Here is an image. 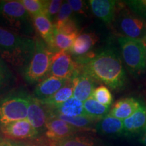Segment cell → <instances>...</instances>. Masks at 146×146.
Listing matches in <instances>:
<instances>
[{"mask_svg":"<svg viewBox=\"0 0 146 146\" xmlns=\"http://www.w3.org/2000/svg\"><path fill=\"white\" fill-rule=\"evenodd\" d=\"M80 66L96 83L105 84L113 90L125 85V70L120 56L113 49L102 50Z\"/></svg>","mask_w":146,"mask_h":146,"instance_id":"cell-1","label":"cell"},{"mask_svg":"<svg viewBox=\"0 0 146 146\" xmlns=\"http://www.w3.org/2000/svg\"><path fill=\"white\" fill-rule=\"evenodd\" d=\"M35 49V39L0 27V57L5 62L15 67H26Z\"/></svg>","mask_w":146,"mask_h":146,"instance_id":"cell-2","label":"cell"},{"mask_svg":"<svg viewBox=\"0 0 146 146\" xmlns=\"http://www.w3.org/2000/svg\"><path fill=\"white\" fill-rule=\"evenodd\" d=\"M35 49L30 62L24 70V78L29 84L43 81L50 73L51 62L54 54L43 41L35 39Z\"/></svg>","mask_w":146,"mask_h":146,"instance_id":"cell-3","label":"cell"},{"mask_svg":"<svg viewBox=\"0 0 146 146\" xmlns=\"http://www.w3.org/2000/svg\"><path fill=\"white\" fill-rule=\"evenodd\" d=\"M30 96L25 91H18L0 99V127L27 119Z\"/></svg>","mask_w":146,"mask_h":146,"instance_id":"cell-4","label":"cell"},{"mask_svg":"<svg viewBox=\"0 0 146 146\" xmlns=\"http://www.w3.org/2000/svg\"><path fill=\"white\" fill-rule=\"evenodd\" d=\"M124 4H118L114 21L116 31L121 36L143 40L146 36V21Z\"/></svg>","mask_w":146,"mask_h":146,"instance_id":"cell-5","label":"cell"},{"mask_svg":"<svg viewBox=\"0 0 146 146\" xmlns=\"http://www.w3.org/2000/svg\"><path fill=\"white\" fill-rule=\"evenodd\" d=\"M118 43L129 72L135 75L143 72L146 70V47L143 40L120 36Z\"/></svg>","mask_w":146,"mask_h":146,"instance_id":"cell-6","label":"cell"},{"mask_svg":"<svg viewBox=\"0 0 146 146\" xmlns=\"http://www.w3.org/2000/svg\"><path fill=\"white\" fill-rule=\"evenodd\" d=\"M0 16L9 26L19 29L27 26L31 18L21 1L16 0L0 1Z\"/></svg>","mask_w":146,"mask_h":146,"instance_id":"cell-7","label":"cell"},{"mask_svg":"<svg viewBox=\"0 0 146 146\" xmlns=\"http://www.w3.org/2000/svg\"><path fill=\"white\" fill-rule=\"evenodd\" d=\"M68 51H60L53 56L50 73L52 76L63 79H71L79 68Z\"/></svg>","mask_w":146,"mask_h":146,"instance_id":"cell-8","label":"cell"},{"mask_svg":"<svg viewBox=\"0 0 146 146\" xmlns=\"http://www.w3.org/2000/svg\"><path fill=\"white\" fill-rule=\"evenodd\" d=\"M1 131L5 139L16 141L33 139L39 135V133L27 119L1 126Z\"/></svg>","mask_w":146,"mask_h":146,"instance_id":"cell-9","label":"cell"},{"mask_svg":"<svg viewBox=\"0 0 146 146\" xmlns=\"http://www.w3.org/2000/svg\"><path fill=\"white\" fill-rule=\"evenodd\" d=\"M51 118V111L46 106L33 96H30L27 112V120L39 132L45 129Z\"/></svg>","mask_w":146,"mask_h":146,"instance_id":"cell-10","label":"cell"},{"mask_svg":"<svg viewBox=\"0 0 146 146\" xmlns=\"http://www.w3.org/2000/svg\"><path fill=\"white\" fill-rule=\"evenodd\" d=\"M82 132L66 122L52 116L49 119L45 129V135L47 139L56 142Z\"/></svg>","mask_w":146,"mask_h":146,"instance_id":"cell-11","label":"cell"},{"mask_svg":"<svg viewBox=\"0 0 146 146\" xmlns=\"http://www.w3.org/2000/svg\"><path fill=\"white\" fill-rule=\"evenodd\" d=\"M71 79L74 85V98L83 102L91 98L97 83L82 69L81 66Z\"/></svg>","mask_w":146,"mask_h":146,"instance_id":"cell-12","label":"cell"},{"mask_svg":"<svg viewBox=\"0 0 146 146\" xmlns=\"http://www.w3.org/2000/svg\"><path fill=\"white\" fill-rule=\"evenodd\" d=\"M89 5L93 13L106 24H111L114 21L118 1L113 0H90Z\"/></svg>","mask_w":146,"mask_h":146,"instance_id":"cell-13","label":"cell"},{"mask_svg":"<svg viewBox=\"0 0 146 146\" xmlns=\"http://www.w3.org/2000/svg\"><path fill=\"white\" fill-rule=\"evenodd\" d=\"M34 27L47 46L55 54L54 31L55 27L52 21L45 14L32 17Z\"/></svg>","mask_w":146,"mask_h":146,"instance_id":"cell-14","label":"cell"},{"mask_svg":"<svg viewBox=\"0 0 146 146\" xmlns=\"http://www.w3.org/2000/svg\"><path fill=\"white\" fill-rule=\"evenodd\" d=\"M68 81L69 79H63L51 75L40 82L35 89L33 96L40 101H43L56 94Z\"/></svg>","mask_w":146,"mask_h":146,"instance_id":"cell-15","label":"cell"},{"mask_svg":"<svg viewBox=\"0 0 146 146\" xmlns=\"http://www.w3.org/2000/svg\"><path fill=\"white\" fill-rule=\"evenodd\" d=\"M124 133L127 136L141 133L146 127V106L141 104L133 114L123 120Z\"/></svg>","mask_w":146,"mask_h":146,"instance_id":"cell-16","label":"cell"},{"mask_svg":"<svg viewBox=\"0 0 146 146\" xmlns=\"http://www.w3.org/2000/svg\"><path fill=\"white\" fill-rule=\"evenodd\" d=\"M98 41V37L92 33H86L79 35L73 43L70 50L71 56L75 59L84 57L89 54L91 49Z\"/></svg>","mask_w":146,"mask_h":146,"instance_id":"cell-17","label":"cell"},{"mask_svg":"<svg viewBox=\"0 0 146 146\" xmlns=\"http://www.w3.org/2000/svg\"><path fill=\"white\" fill-rule=\"evenodd\" d=\"M140 106L141 103L135 98H124L118 100L113 105L108 114L124 120L131 116Z\"/></svg>","mask_w":146,"mask_h":146,"instance_id":"cell-18","label":"cell"},{"mask_svg":"<svg viewBox=\"0 0 146 146\" xmlns=\"http://www.w3.org/2000/svg\"><path fill=\"white\" fill-rule=\"evenodd\" d=\"M73 95H74V85L72 83V79H69L64 86L60 89L56 94L41 102L50 109L54 110L60 107L64 102L74 97Z\"/></svg>","mask_w":146,"mask_h":146,"instance_id":"cell-19","label":"cell"},{"mask_svg":"<svg viewBox=\"0 0 146 146\" xmlns=\"http://www.w3.org/2000/svg\"><path fill=\"white\" fill-rule=\"evenodd\" d=\"M96 130L104 135H120L124 133L123 120L108 114L97 123Z\"/></svg>","mask_w":146,"mask_h":146,"instance_id":"cell-20","label":"cell"},{"mask_svg":"<svg viewBox=\"0 0 146 146\" xmlns=\"http://www.w3.org/2000/svg\"><path fill=\"white\" fill-rule=\"evenodd\" d=\"M50 110L52 115H62L67 117L86 116L83 107V102L74 97L71 98L57 108Z\"/></svg>","mask_w":146,"mask_h":146,"instance_id":"cell-21","label":"cell"},{"mask_svg":"<svg viewBox=\"0 0 146 146\" xmlns=\"http://www.w3.org/2000/svg\"><path fill=\"white\" fill-rule=\"evenodd\" d=\"M89 133H78L53 143L54 146H101L96 138Z\"/></svg>","mask_w":146,"mask_h":146,"instance_id":"cell-22","label":"cell"},{"mask_svg":"<svg viewBox=\"0 0 146 146\" xmlns=\"http://www.w3.org/2000/svg\"><path fill=\"white\" fill-rule=\"evenodd\" d=\"M52 116L57 117L60 119L66 122L70 125L75 127L82 132H91L94 130V128L96 127L98 120L89 117L87 116H80L75 117H67V116H62V115H52Z\"/></svg>","mask_w":146,"mask_h":146,"instance_id":"cell-23","label":"cell"},{"mask_svg":"<svg viewBox=\"0 0 146 146\" xmlns=\"http://www.w3.org/2000/svg\"><path fill=\"white\" fill-rule=\"evenodd\" d=\"M83 107L86 116L98 121L107 116L110 111V106L102 105L92 97L83 102Z\"/></svg>","mask_w":146,"mask_h":146,"instance_id":"cell-24","label":"cell"},{"mask_svg":"<svg viewBox=\"0 0 146 146\" xmlns=\"http://www.w3.org/2000/svg\"><path fill=\"white\" fill-rule=\"evenodd\" d=\"M78 35H68L54 31V52L55 54L60 51H70L74 40Z\"/></svg>","mask_w":146,"mask_h":146,"instance_id":"cell-25","label":"cell"},{"mask_svg":"<svg viewBox=\"0 0 146 146\" xmlns=\"http://www.w3.org/2000/svg\"><path fill=\"white\" fill-rule=\"evenodd\" d=\"M21 3L31 17L46 14L49 1L45 0H22Z\"/></svg>","mask_w":146,"mask_h":146,"instance_id":"cell-26","label":"cell"},{"mask_svg":"<svg viewBox=\"0 0 146 146\" xmlns=\"http://www.w3.org/2000/svg\"><path fill=\"white\" fill-rule=\"evenodd\" d=\"M14 81L13 74L4 60L0 57V94L8 89Z\"/></svg>","mask_w":146,"mask_h":146,"instance_id":"cell-27","label":"cell"},{"mask_svg":"<svg viewBox=\"0 0 146 146\" xmlns=\"http://www.w3.org/2000/svg\"><path fill=\"white\" fill-rule=\"evenodd\" d=\"M91 97L97 102L106 106H110L113 101L112 93L105 85H100L95 88Z\"/></svg>","mask_w":146,"mask_h":146,"instance_id":"cell-28","label":"cell"},{"mask_svg":"<svg viewBox=\"0 0 146 146\" xmlns=\"http://www.w3.org/2000/svg\"><path fill=\"white\" fill-rule=\"evenodd\" d=\"M124 2L133 13L146 21V0H129Z\"/></svg>","mask_w":146,"mask_h":146,"instance_id":"cell-29","label":"cell"},{"mask_svg":"<svg viewBox=\"0 0 146 146\" xmlns=\"http://www.w3.org/2000/svg\"><path fill=\"white\" fill-rule=\"evenodd\" d=\"M72 12L73 11L72 8H71L68 2L62 3L59 11V13L58 14L57 17H56V21H55L54 23V27H59L66 23V22L72 19Z\"/></svg>","mask_w":146,"mask_h":146,"instance_id":"cell-30","label":"cell"},{"mask_svg":"<svg viewBox=\"0 0 146 146\" xmlns=\"http://www.w3.org/2000/svg\"><path fill=\"white\" fill-rule=\"evenodd\" d=\"M0 146H54L52 141L49 140L47 142L41 141H16L4 139L0 141Z\"/></svg>","mask_w":146,"mask_h":146,"instance_id":"cell-31","label":"cell"},{"mask_svg":"<svg viewBox=\"0 0 146 146\" xmlns=\"http://www.w3.org/2000/svg\"><path fill=\"white\" fill-rule=\"evenodd\" d=\"M62 3V1H61V0L49 1L45 15L50 18L52 21V20L54 19V17L56 16V14L59 13V11Z\"/></svg>","mask_w":146,"mask_h":146,"instance_id":"cell-32","label":"cell"},{"mask_svg":"<svg viewBox=\"0 0 146 146\" xmlns=\"http://www.w3.org/2000/svg\"><path fill=\"white\" fill-rule=\"evenodd\" d=\"M72 8V11L78 14L85 13V2L81 0H69L67 1Z\"/></svg>","mask_w":146,"mask_h":146,"instance_id":"cell-33","label":"cell"},{"mask_svg":"<svg viewBox=\"0 0 146 146\" xmlns=\"http://www.w3.org/2000/svg\"><path fill=\"white\" fill-rule=\"evenodd\" d=\"M139 141L143 144V145L146 146V127L144 128L143 130L141 131V135L139 137Z\"/></svg>","mask_w":146,"mask_h":146,"instance_id":"cell-34","label":"cell"},{"mask_svg":"<svg viewBox=\"0 0 146 146\" xmlns=\"http://www.w3.org/2000/svg\"><path fill=\"white\" fill-rule=\"evenodd\" d=\"M143 41L144 44H145V47H146V36H145V37L144 38V39H143Z\"/></svg>","mask_w":146,"mask_h":146,"instance_id":"cell-35","label":"cell"}]
</instances>
